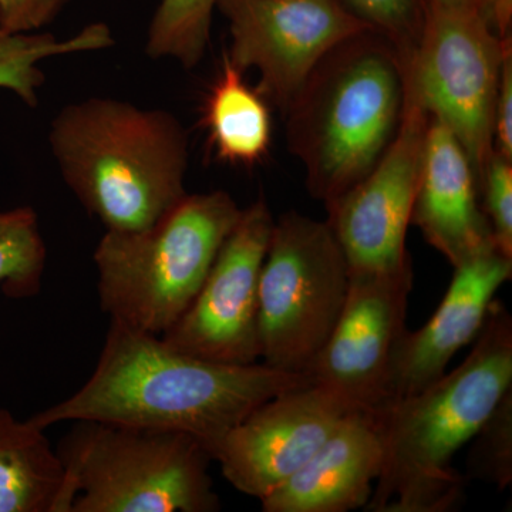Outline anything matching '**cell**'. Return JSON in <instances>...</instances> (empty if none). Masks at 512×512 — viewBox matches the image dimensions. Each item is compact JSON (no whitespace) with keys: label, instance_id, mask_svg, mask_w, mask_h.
I'll return each mask as SVG.
<instances>
[{"label":"cell","instance_id":"1","mask_svg":"<svg viewBox=\"0 0 512 512\" xmlns=\"http://www.w3.org/2000/svg\"><path fill=\"white\" fill-rule=\"evenodd\" d=\"M311 383L308 375L262 362L198 359L171 348L161 336L110 322L92 376L72 396L30 420L45 430L94 420L175 431L200 440L211 454L256 407Z\"/></svg>","mask_w":512,"mask_h":512},{"label":"cell","instance_id":"2","mask_svg":"<svg viewBox=\"0 0 512 512\" xmlns=\"http://www.w3.org/2000/svg\"><path fill=\"white\" fill-rule=\"evenodd\" d=\"M512 389V318L494 299L464 362L419 393L375 409L383 463L366 511L447 512L466 477L453 458Z\"/></svg>","mask_w":512,"mask_h":512},{"label":"cell","instance_id":"3","mask_svg":"<svg viewBox=\"0 0 512 512\" xmlns=\"http://www.w3.org/2000/svg\"><path fill=\"white\" fill-rule=\"evenodd\" d=\"M49 144L64 183L106 231L153 227L188 194V137L168 111L77 101L52 121Z\"/></svg>","mask_w":512,"mask_h":512},{"label":"cell","instance_id":"4","mask_svg":"<svg viewBox=\"0 0 512 512\" xmlns=\"http://www.w3.org/2000/svg\"><path fill=\"white\" fill-rule=\"evenodd\" d=\"M404 109V67L375 30L339 43L285 111L289 151L323 204L365 178L392 143Z\"/></svg>","mask_w":512,"mask_h":512},{"label":"cell","instance_id":"5","mask_svg":"<svg viewBox=\"0 0 512 512\" xmlns=\"http://www.w3.org/2000/svg\"><path fill=\"white\" fill-rule=\"evenodd\" d=\"M242 208L225 191L187 194L143 231H106L94 249L110 322L161 336L200 291Z\"/></svg>","mask_w":512,"mask_h":512},{"label":"cell","instance_id":"6","mask_svg":"<svg viewBox=\"0 0 512 512\" xmlns=\"http://www.w3.org/2000/svg\"><path fill=\"white\" fill-rule=\"evenodd\" d=\"M64 512H215L207 447L190 434L73 421L56 447Z\"/></svg>","mask_w":512,"mask_h":512},{"label":"cell","instance_id":"7","mask_svg":"<svg viewBox=\"0 0 512 512\" xmlns=\"http://www.w3.org/2000/svg\"><path fill=\"white\" fill-rule=\"evenodd\" d=\"M349 282L328 221L296 211L275 221L259 276V360L308 375L338 322Z\"/></svg>","mask_w":512,"mask_h":512},{"label":"cell","instance_id":"8","mask_svg":"<svg viewBox=\"0 0 512 512\" xmlns=\"http://www.w3.org/2000/svg\"><path fill=\"white\" fill-rule=\"evenodd\" d=\"M512 50L480 15L426 8L423 30L403 63L404 87L454 134L473 165L478 188L493 156L501 69Z\"/></svg>","mask_w":512,"mask_h":512},{"label":"cell","instance_id":"9","mask_svg":"<svg viewBox=\"0 0 512 512\" xmlns=\"http://www.w3.org/2000/svg\"><path fill=\"white\" fill-rule=\"evenodd\" d=\"M231 33L229 62L259 74L256 92L286 111L333 47L373 30L340 0H220Z\"/></svg>","mask_w":512,"mask_h":512},{"label":"cell","instance_id":"10","mask_svg":"<svg viewBox=\"0 0 512 512\" xmlns=\"http://www.w3.org/2000/svg\"><path fill=\"white\" fill-rule=\"evenodd\" d=\"M429 114L404 87L399 130L365 178L325 204L328 224L350 274L394 272L413 265L406 248L419 184Z\"/></svg>","mask_w":512,"mask_h":512},{"label":"cell","instance_id":"11","mask_svg":"<svg viewBox=\"0 0 512 512\" xmlns=\"http://www.w3.org/2000/svg\"><path fill=\"white\" fill-rule=\"evenodd\" d=\"M274 222L264 198L242 210L194 301L161 335L165 343L210 362H259V276Z\"/></svg>","mask_w":512,"mask_h":512},{"label":"cell","instance_id":"12","mask_svg":"<svg viewBox=\"0 0 512 512\" xmlns=\"http://www.w3.org/2000/svg\"><path fill=\"white\" fill-rule=\"evenodd\" d=\"M413 265L400 271L350 274L348 295L338 322L309 370L356 410L383 403L394 350L407 332V306Z\"/></svg>","mask_w":512,"mask_h":512},{"label":"cell","instance_id":"13","mask_svg":"<svg viewBox=\"0 0 512 512\" xmlns=\"http://www.w3.org/2000/svg\"><path fill=\"white\" fill-rule=\"evenodd\" d=\"M352 406L311 383L262 403L214 447L212 460L239 493H274L305 466L345 419Z\"/></svg>","mask_w":512,"mask_h":512},{"label":"cell","instance_id":"14","mask_svg":"<svg viewBox=\"0 0 512 512\" xmlns=\"http://www.w3.org/2000/svg\"><path fill=\"white\" fill-rule=\"evenodd\" d=\"M511 278L512 258L495 248L456 266L429 322L407 330L394 350L382 404L413 396L443 376L451 359L476 340L495 295Z\"/></svg>","mask_w":512,"mask_h":512},{"label":"cell","instance_id":"15","mask_svg":"<svg viewBox=\"0 0 512 512\" xmlns=\"http://www.w3.org/2000/svg\"><path fill=\"white\" fill-rule=\"evenodd\" d=\"M410 225H416L453 268L495 248L473 165L454 134L433 117Z\"/></svg>","mask_w":512,"mask_h":512},{"label":"cell","instance_id":"16","mask_svg":"<svg viewBox=\"0 0 512 512\" xmlns=\"http://www.w3.org/2000/svg\"><path fill=\"white\" fill-rule=\"evenodd\" d=\"M383 463L375 410H353L305 466L261 500L265 512H349L366 508Z\"/></svg>","mask_w":512,"mask_h":512},{"label":"cell","instance_id":"17","mask_svg":"<svg viewBox=\"0 0 512 512\" xmlns=\"http://www.w3.org/2000/svg\"><path fill=\"white\" fill-rule=\"evenodd\" d=\"M64 468L46 430L0 409V512H64Z\"/></svg>","mask_w":512,"mask_h":512},{"label":"cell","instance_id":"18","mask_svg":"<svg viewBox=\"0 0 512 512\" xmlns=\"http://www.w3.org/2000/svg\"><path fill=\"white\" fill-rule=\"evenodd\" d=\"M208 140L218 160L254 167L268 156L272 119L268 101L244 80L227 56L204 110Z\"/></svg>","mask_w":512,"mask_h":512},{"label":"cell","instance_id":"19","mask_svg":"<svg viewBox=\"0 0 512 512\" xmlns=\"http://www.w3.org/2000/svg\"><path fill=\"white\" fill-rule=\"evenodd\" d=\"M109 26L93 23L69 39L49 33H8L0 30V89L10 90L23 103L35 107L45 82L39 64L49 57L92 52L113 46Z\"/></svg>","mask_w":512,"mask_h":512},{"label":"cell","instance_id":"20","mask_svg":"<svg viewBox=\"0 0 512 512\" xmlns=\"http://www.w3.org/2000/svg\"><path fill=\"white\" fill-rule=\"evenodd\" d=\"M220 0H161L151 19L146 52L173 59L184 69L201 62L210 43L212 16Z\"/></svg>","mask_w":512,"mask_h":512},{"label":"cell","instance_id":"21","mask_svg":"<svg viewBox=\"0 0 512 512\" xmlns=\"http://www.w3.org/2000/svg\"><path fill=\"white\" fill-rule=\"evenodd\" d=\"M46 244L39 217L30 207L0 211V286L10 298H30L40 291Z\"/></svg>","mask_w":512,"mask_h":512},{"label":"cell","instance_id":"22","mask_svg":"<svg viewBox=\"0 0 512 512\" xmlns=\"http://www.w3.org/2000/svg\"><path fill=\"white\" fill-rule=\"evenodd\" d=\"M467 476L504 490L512 483V389L471 439Z\"/></svg>","mask_w":512,"mask_h":512},{"label":"cell","instance_id":"23","mask_svg":"<svg viewBox=\"0 0 512 512\" xmlns=\"http://www.w3.org/2000/svg\"><path fill=\"white\" fill-rule=\"evenodd\" d=\"M376 33L392 43L406 62L419 43L426 2L424 0H340Z\"/></svg>","mask_w":512,"mask_h":512},{"label":"cell","instance_id":"24","mask_svg":"<svg viewBox=\"0 0 512 512\" xmlns=\"http://www.w3.org/2000/svg\"><path fill=\"white\" fill-rule=\"evenodd\" d=\"M480 200L494 247L512 258V161L495 151L480 181Z\"/></svg>","mask_w":512,"mask_h":512},{"label":"cell","instance_id":"25","mask_svg":"<svg viewBox=\"0 0 512 512\" xmlns=\"http://www.w3.org/2000/svg\"><path fill=\"white\" fill-rule=\"evenodd\" d=\"M69 0H0V30L37 32L60 15Z\"/></svg>","mask_w":512,"mask_h":512},{"label":"cell","instance_id":"26","mask_svg":"<svg viewBox=\"0 0 512 512\" xmlns=\"http://www.w3.org/2000/svg\"><path fill=\"white\" fill-rule=\"evenodd\" d=\"M426 8L466 10L480 15L503 39H510L512 0H424Z\"/></svg>","mask_w":512,"mask_h":512},{"label":"cell","instance_id":"27","mask_svg":"<svg viewBox=\"0 0 512 512\" xmlns=\"http://www.w3.org/2000/svg\"><path fill=\"white\" fill-rule=\"evenodd\" d=\"M495 153L512 161V50L505 56L495 103Z\"/></svg>","mask_w":512,"mask_h":512}]
</instances>
